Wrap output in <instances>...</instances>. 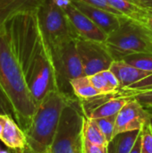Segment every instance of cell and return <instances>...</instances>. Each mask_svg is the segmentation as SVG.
Here are the masks:
<instances>
[{
    "mask_svg": "<svg viewBox=\"0 0 152 153\" xmlns=\"http://www.w3.org/2000/svg\"><path fill=\"white\" fill-rule=\"evenodd\" d=\"M4 25L27 87L38 107L49 92L57 91V87L50 48L37 12L17 13Z\"/></svg>",
    "mask_w": 152,
    "mask_h": 153,
    "instance_id": "1",
    "label": "cell"
},
{
    "mask_svg": "<svg viewBox=\"0 0 152 153\" xmlns=\"http://www.w3.org/2000/svg\"><path fill=\"white\" fill-rule=\"evenodd\" d=\"M0 84L12 102L15 121L24 132L37 104L25 82L4 23L0 27Z\"/></svg>",
    "mask_w": 152,
    "mask_h": 153,
    "instance_id": "2",
    "label": "cell"
},
{
    "mask_svg": "<svg viewBox=\"0 0 152 153\" xmlns=\"http://www.w3.org/2000/svg\"><path fill=\"white\" fill-rule=\"evenodd\" d=\"M71 100H73L58 91H53L38 105L28 128L24 131L28 146L33 152L45 153L50 150L63 110Z\"/></svg>",
    "mask_w": 152,
    "mask_h": 153,
    "instance_id": "3",
    "label": "cell"
},
{
    "mask_svg": "<svg viewBox=\"0 0 152 153\" xmlns=\"http://www.w3.org/2000/svg\"><path fill=\"white\" fill-rule=\"evenodd\" d=\"M114 60L135 53H151L152 31L147 26L125 18L121 25L108 35L105 42Z\"/></svg>",
    "mask_w": 152,
    "mask_h": 153,
    "instance_id": "4",
    "label": "cell"
},
{
    "mask_svg": "<svg viewBox=\"0 0 152 153\" xmlns=\"http://www.w3.org/2000/svg\"><path fill=\"white\" fill-rule=\"evenodd\" d=\"M50 51L57 91L70 100L78 99L73 93L71 82L85 74L77 51L75 37L51 46Z\"/></svg>",
    "mask_w": 152,
    "mask_h": 153,
    "instance_id": "5",
    "label": "cell"
},
{
    "mask_svg": "<svg viewBox=\"0 0 152 153\" xmlns=\"http://www.w3.org/2000/svg\"><path fill=\"white\" fill-rule=\"evenodd\" d=\"M84 117L79 99L71 100L63 110L50 148L51 152L84 153L82 133Z\"/></svg>",
    "mask_w": 152,
    "mask_h": 153,
    "instance_id": "6",
    "label": "cell"
},
{
    "mask_svg": "<svg viewBox=\"0 0 152 153\" xmlns=\"http://www.w3.org/2000/svg\"><path fill=\"white\" fill-rule=\"evenodd\" d=\"M37 14L49 48L65 39L78 36L56 0H45Z\"/></svg>",
    "mask_w": 152,
    "mask_h": 153,
    "instance_id": "7",
    "label": "cell"
},
{
    "mask_svg": "<svg viewBox=\"0 0 152 153\" xmlns=\"http://www.w3.org/2000/svg\"><path fill=\"white\" fill-rule=\"evenodd\" d=\"M77 51L86 76L108 70L114 62L106 44L81 36L75 37Z\"/></svg>",
    "mask_w": 152,
    "mask_h": 153,
    "instance_id": "8",
    "label": "cell"
},
{
    "mask_svg": "<svg viewBox=\"0 0 152 153\" xmlns=\"http://www.w3.org/2000/svg\"><path fill=\"white\" fill-rule=\"evenodd\" d=\"M78 36L105 43L108 34L80 11L71 0H56Z\"/></svg>",
    "mask_w": 152,
    "mask_h": 153,
    "instance_id": "9",
    "label": "cell"
},
{
    "mask_svg": "<svg viewBox=\"0 0 152 153\" xmlns=\"http://www.w3.org/2000/svg\"><path fill=\"white\" fill-rule=\"evenodd\" d=\"M151 114L131 96L129 101L121 108L116 116L114 136L121 133L142 130L150 122Z\"/></svg>",
    "mask_w": 152,
    "mask_h": 153,
    "instance_id": "10",
    "label": "cell"
},
{
    "mask_svg": "<svg viewBox=\"0 0 152 153\" xmlns=\"http://www.w3.org/2000/svg\"><path fill=\"white\" fill-rule=\"evenodd\" d=\"M71 2L89 17L96 25H98L108 35L116 30L126 17L116 15L107 10L90 5L81 0H71Z\"/></svg>",
    "mask_w": 152,
    "mask_h": 153,
    "instance_id": "11",
    "label": "cell"
},
{
    "mask_svg": "<svg viewBox=\"0 0 152 153\" xmlns=\"http://www.w3.org/2000/svg\"><path fill=\"white\" fill-rule=\"evenodd\" d=\"M109 70L116 76L120 84L119 90H124L152 74V73L140 70L124 60H114Z\"/></svg>",
    "mask_w": 152,
    "mask_h": 153,
    "instance_id": "12",
    "label": "cell"
},
{
    "mask_svg": "<svg viewBox=\"0 0 152 153\" xmlns=\"http://www.w3.org/2000/svg\"><path fill=\"white\" fill-rule=\"evenodd\" d=\"M45 0H0V27L20 13L38 12Z\"/></svg>",
    "mask_w": 152,
    "mask_h": 153,
    "instance_id": "13",
    "label": "cell"
},
{
    "mask_svg": "<svg viewBox=\"0 0 152 153\" xmlns=\"http://www.w3.org/2000/svg\"><path fill=\"white\" fill-rule=\"evenodd\" d=\"M108 3L122 15L148 27L152 12L141 6L133 0H108Z\"/></svg>",
    "mask_w": 152,
    "mask_h": 153,
    "instance_id": "14",
    "label": "cell"
},
{
    "mask_svg": "<svg viewBox=\"0 0 152 153\" xmlns=\"http://www.w3.org/2000/svg\"><path fill=\"white\" fill-rule=\"evenodd\" d=\"M0 140L11 151H21L28 145L25 133L15 119L10 116L6 118Z\"/></svg>",
    "mask_w": 152,
    "mask_h": 153,
    "instance_id": "15",
    "label": "cell"
},
{
    "mask_svg": "<svg viewBox=\"0 0 152 153\" xmlns=\"http://www.w3.org/2000/svg\"><path fill=\"white\" fill-rule=\"evenodd\" d=\"M140 134L135 130L116 134L108 144V153H131Z\"/></svg>",
    "mask_w": 152,
    "mask_h": 153,
    "instance_id": "16",
    "label": "cell"
},
{
    "mask_svg": "<svg viewBox=\"0 0 152 153\" xmlns=\"http://www.w3.org/2000/svg\"><path fill=\"white\" fill-rule=\"evenodd\" d=\"M71 86L74 95L79 100H88L101 93L93 86L89 76H82L73 79L71 82Z\"/></svg>",
    "mask_w": 152,
    "mask_h": 153,
    "instance_id": "17",
    "label": "cell"
},
{
    "mask_svg": "<svg viewBox=\"0 0 152 153\" xmlns=\"http://www.w3.org/2000/svg\"><path fill=\"white\" fill-rule=\"evenodd\" d=\"M82 133H83V137L94 144H98L105 147H107L108 144V142L107 141L105 135L103 134V133L101 132L96 122L91 118L86 117H84Z\"/></svg>",
    "mask_w": 152,
    "mask_h": 153,
    "instance_id": "18",
    "label": "cell"
},
{
    "mask_svg": "<svg viewBox=\"0 0 152 153\" xmlns=\"http://www.w3.org/2000/svg\"><path fill=\"white\" fill-rule=\"evenodd\" d=\"M122 60L140 70L152 73L151 53H135L125 56Z\"/></svg>",
    "mask_w": 152,
    "mask_h": 153,
    "instance_id": "19",
    "label": "cell"
},
{
    "mask_svg": "<svg viewBox=\"0 0 152 153\" xmlns=\"http://www.w3.org/2000/svg\"><path fill=\"white\" fill-rule=\"evenodd\" d=\"M116 115L108 117H102V118H95L93 119L103 134L105 135L107 141L109 143L113 137H114V131H115V126H116Z\"/></svg>",
    "mask_w": 152,
    "mask_h": 153,
    "instance_id": "20",
    "label": "cell"
},
{
    "mask_svg": "<svg viewBox=\"0 0 152 153\" xmlns=\"http://www.w3.org/2000/svg\"><path fill=\"white\" fill-rule=\"evenodd\" d=\"M91 83L93 86L101 93V94H111V93H116L119 91H116L115 89L112 88V86L108 83L105 76L102 74V73L95 74L93 75L89 76Z\"/></svg>",
    "mask_w": 152,
    "mask_h": 153,
    "instance_id": "21",
    "label": "cell"
},
{
    "mask_svg": "<svg viewBox=\"0 0 152 153\" xmlns=\"http://www.w3.org/2000/svg\"><path fill=\"white\" fill-rule=\"evenodd\" d=\"M152 90V74L150 76L141 80L138 82H135L133 84H132L131 86L124 89V90H119L124 95L129 96L131 94L133 93H137V92H142V91H151Z\"/></svg>",
    "mask_w": 152,
    "mask_h": 153,
    "instance_id": "22",
    "label": "cell"
},
{
    "mask_svg": "<svg viewBox=\"0 0 152 153\" xmlns=\"http://www.w3.org/2000/svg\"><path fill=\"white\" fill-rule=\"evenodd\" d=\"M141 153H152V131L150 122L141 130Z\"/></svg>",
    "mask_w": 152,
    "mask_h": 153,
    "instance_id": "23",
    "label": "cell"
},
{
    "mask_svg": "<svg viewBox=\"0 0 152 153\" xmlns=\"http://www.w3.org/2000/svg\"><path fill=\"white\" fill-rule=\"evenodd\" d=\"M0 115L10 116L14 118V111L12 102L0 84Z\"/></svg>",
    "mask_w": 152,
    "mask_h": 153,
    "instance_id": "24",
    "label": "cell"
},
{
    "mask_svg": "<svg viewBox=\"0 0 152 153\" xmlns=\"http://www.w3.org/2000/svg\"><path fill=\"white\" fill-rule=\"evenodd\" d=\"M150 114H152V90L131 94Z\"/></svg>",
    "mask_w": 152,
    "mask_h": 153,
    "instance_id": "25",
    "label": "cell"
},
{
    "mask_svg": "<svg viewBox=\"0 0 152 153\" xmlns=\"http://www.w3.org/2000/svg\"><path fill=\"white\" fill-rule=\"evenodd\" d=\"M84 3H87L90 5H93V6H96V7H99V8H101V9H104V10H107L112 13H115L116 15H120V16H124L122 15L119 12H117L109 3L108 0H81Z\"/></svg>",
    "mask_w": 152,
    "mask_h": 153,
    "instance_id": "26",
    "label": "cell"
},
{
    "mask_svg": "<svg viewBox=\"0 0 152 153\" xmlns=\"http://www.w3.org/2000/svg\"><path fill=\"white\" fill-rule=\"evenodd\" d=\"M107 147L94 144L83 137V152L84 153H108Z\"/></svg>",
    "mask_w": 152,
    "mask_h": 153,
    "instance_id": "27",
    "label": "cell"
},
{
    "mask_svg": "<svg viewBox=\"0 0 152 153\" xmlns=\"http://www.w3.org/2000/svg\"><path fill=\"white\" fill-rule=\"evenodd\" d=\"M101 73L105 76V78L107 79V81L108 82V83L112 86V88L115 89L116 91H119L120 84H119V82H118L116 76L109 69L108 70H106V71H103Z\"/></svg>",
    "mask_w": 152,
    "mask_h": 153,
    "instance_id": "28",
    "label": "cell"
},
{
    "mask_svg": "<svg viewBox=\"0 0 152 153\" xmlns=\"http://www.w3.org/2000/svg\"><path fill=\"white\" fill-rule=\"evenodd\" d=\"M133 1H134L141 6L152 12V0H133Z\"/></svg>",
    "mask_w": 152,
    "mask_h": 153,
    "instance_id": "29",
    "label": "cell"
},
{
    "mask_svg": "<svg viewBox=\"0 0 152 153\" xmlns=\"http://www.w3.org/2000/svg\"><path fill=\"white\" fill-rule=\"evenodd\" d=\"M131 153H141V134L139 137L136 140V143L133 146V149L132 150Z\"/></svg>",
    "mask_w": 152,
    "mask_h": 153,
    "instance_id": "30",
    "label": "cell"
},
{
    "mask_svg": "<svg viewBox=\"0 0 152 153\" xmlns=\"http://www.w3.org/2000/svg\"><path fill=\"white\" fill-rule=\"evenodd\" d=\"M7 117L8 116H6V115H0V136H1L2 132L4 130V127Z\"/></svg>",
    "mask_w": 152,
    "mask_h": 153,
    "instance_id": "31",
    "label": "cell"
},
{
    "mask_svg": "<svg viewBox=\"0 0 152 153\" xmlns=\"http://www.w3.org/2000/svg\"><path fill=\"white\" fill-rule=\"evenodd\" d=\"M13 153H34L32 152V150L27 145L23 150H21V151H12Z\"/></svg>",
    "mask_w": 152,
    "mask_h": 153,
    "instance_id": "32",
    "label": "cell"
},
{
    "mask_svg": "<svg viewBox=\"0 0 152 153\" xmlns=\"http://www.w3.org/2000/svg\"><path fill=\"white\" fill-rule=\"evenodd\" d=\"M150 125H151V128L152 131V114H151V118H150Z\"/></svg>",
    "mask_w": 152,
    "mask_h": 153,
    "instance_id": "33",
    "label": "cell"
},
{
    "mask_svg": "<svg viewBox=\"0 0 152 153\" xmlns=\"http://www.w3.org/2000/svg\"><path fill=\"white\" fill-rule=\"evenodd\" d=\"M45 153H52V152H51V151H50V150H48V151H47V152H45Z\"/></svg>",
    "mask_w": 152,
    "mask_h": 153,
    "instance_id": "34",
    "label": "cell"
},
{
    "mask_svg": "<svg viewBox=\"0 0 152 153\" xmlns=\"http://www.w3.org/2000/svg\"><path fill=\"white\" fill-rule=\"evenodd\" d=\"M151 30V31H152V30Z\"/></svg>",
    "mask_w": 152,
    "mask_h": 153,
    "instance_id": "35",
    "label": "cell"
},
{
    "mask_svg": "<svg viewBox=\"0 0 152 153\" xmlns=\"http://www.w3.org/2000/svg\"><path fill=\"white\" fill-rule=\"evenodd\" d=\"M0 151H1V149H0Z\"/></svg>",
    "mask_w": 152,
    "mask_h": 153,
    "instance_id": "36",
    "label": "cell"
},
{
    "mask_svg": "<svg viewBox=\"0 0 152 153\" xmlns=\"http://www.w3.org/2000/svg\"><path fill=\"white\" fill-rule=\"evenodd\" d=\"M11 153H13V152H11Z\"/></svg>",
    "mask_w": 152,
    "mask_h": 153,
    "instance_id": "37",
    "label": "cell"
}]
</instances>
